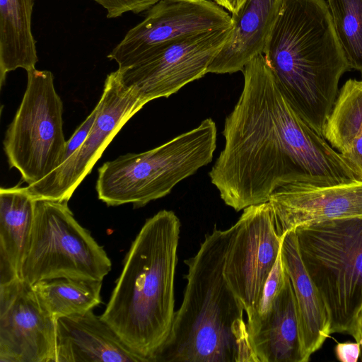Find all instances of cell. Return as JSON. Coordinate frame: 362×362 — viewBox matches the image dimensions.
Returning <instances> with one entry per match:
<instances>
[{
    "mask_svg": "<svg viewBox=\"0 0 362 362\" xmlns=\"http://www.w3.org/2000/svg\"><path fill=\"white\" fill-rule=\"evenodd\" d=\"M281 253L294 292L303 356L307 362L329 336V317L302 262L295 230L284 235Z\"/></svg>",
    "mask_w": 362,
    "mask_h": 362,
    "instance_id": "obj_18",
    "label": "cell"
},
{
    "mask_svg": "<svg viewBox=\"0 0 362 362\" xmlns=\"http://www.w3.org/2000/svg\"><path fill=\"white\" fill-rule=\"evenodd\" d=\"M286 276L287 273L280 252L265 283L260 300L255 311L250 317H247V328L257 322L270 310L276 297L284 285Z\"/></svg>",
    "mask_w": 362,
    "mask_h": 362,
    "instance_id": "obj_24",
    "label": "cell"
},
{
    "mask_svg": "<svg viewBox=\"0 0 362 362\" xmlns=\"http://www.w3.org/2000/svg\"><path fill=\"white\" fill-rule=\"evenodd\" d=\"M361 351V346L356 341L338 343L335 347L337 358L341 362H356Z\"/></svg>",
    "mask_w": 362,
    "mask_h": 362,
    "instance_id": "obj_27",
    "label": "cell"
},
{
    "mask_svg": "<svg viewBox=\"0 0 362 362\" xmlns=\"http://www.w3.org/2000/svg\"><path fill=\"white\" fill-rule=\"evenodd\" d=\"M245 0H215L214 1L229 13L235 14Z\"/></svg>",
    "mask_w": 362,
    "mask_h": 362,
    "instance_id": "obj_30",
    "label": "cell"
},
{
    "mask_svg": "<svg viewBox=\"0 0 362 362\" xmlns=\"http://www.w3.org/2000/svg\"><path fill=\"white\" fill-rule=\"evenodd\" d=\"M35 200L28 186L0 189V284L21 279Z\"/></svg>",
    "mask_w": 362,
    "mask_h": 362,
    "instance_id": "obj_19",
    "label": "cell"
},
{
    "mask_svg": "<svg viewBox=\"0 0 362 362\" xmlns=\"http://www.w3.org/2000/svg\"><path fill=\"white\" fill-rule=\"evenodd\" d=\"M56 322L33 286L0 284V362H57Z\"/></svg>",
    "mask_w": 362,
    "mask_h": 362,
    "instance_id": "obj_13",
    "label": "cell"
},
{
    "mask_svg": "<svg viewBox=\"0 0 362 362\" xmlns=\"http://www.w3.org/2000/svg\"><path fill=\"white\" fill-rule=\"evenodd\" d=\"M94 124L81 146L53 172L28 187L33 197L68 202L123 126L146 103L121 82L116 71L105 81Z\"/></svg>",
    "mask_w": 362,
    "mask_h": 362,
    "instance_id": "obj_11",
    "label": "cell"
},
{
    "mask_svg": "<svg viewBox=\"0 0 362 362\" xmlns=\"http://www.w3.org/2000/svg\"><path fill=\"white\" fill-rule=\"evenodd\" d=\"M180 226L176 214L165 209L145 221L100 316L146 362L172 327Z\"/></svg>",
    "mask_w": 362,
    "mask_h": 362,
    "instance_id": "obj_4",
    "label": "cell"
},
{
    "mask_svg": "<svg viewBox=\"0 0 362 362\" xmlns=\"http://www.w3.org/2000/svg\"><path fill=\"white\" fill-rule=\"evenodd\" d=\"M280 237L320 221L362 216V182L329 186L298 182L279 185L269 201Z\"/></svg>",
    "mask_w": 362,
    "mask_h": 362,
    "instance_id": "obj_14",
    "label": "cell"
},
{
    "mask_svg": "<svg viewBox=\"0 0 362 362\" xmlns=\"http://www.w3.org/2000/svg\"><path fill=\"white\" fill-rule=\"evenodd\" d=\"M362 132V80L349 79L338 92L323 136L339 153L346 151Z\"/></svg>",
    "mask_w": 362,
    "mask_h": 362,
    "instance_id": "obj_22",
    "label": "cell"
},
{
    "mask_svg": "<svg viewBox=\"0 0 362 362\" xmlns=\"http://www.w3.org/2000/svg\"><path fill=\"white\" fill-rule=\"evenodd\" d=\"M264 54L292 108L320 135L351 68L325 0H283Z\"/></svg>",
    "mask_w": 362,
    "mask_h": 362,
    "instance_id": "obj_3",
    "label": "cell"
},
{
    "mask_svg": "<svg viewBox=\"0 0 362 362\" xmlns=\"http://www.w3.org/2000/svg\"><path fill=\"white\" fill-rule=\"evenodd\" d=\"M103 281L56 278L33 285L45 308L56 320L83 314L101 303Z\"/></svg>",
    "mask_w": 362,
    "mask_h": 362,
    "instance_id": "obj_21",
    "label": "cell"
},
{
    "mask_svg": "<svg viewBox=\"0 0 362 362\" xmlns=\"http://www.w3.org/2000/svg\"><path fill=\"white\" fill-rule=\"evenodd\" d=\"M348 334L355 339L362 350V305L352 321Z\"/></svg>",
    "mask_w": 362,
    "mask_h": 362,
    "instance_id": "obj_29",
    "label": "cell"
},
{
    "mask_svg": "<svg viewBox=\"0 0 362 362\" xmlns=\"http://www.w3.org/2000/svg\"><path fill=\"white\" fill-rule=\"evenodd\" d=\"M231 228L205 235L187 266L182 303L151 362H257L244 308L223 276Z\"/></svg>",
    "mask_w": 362,
    "mask_h": 362,
    "instance_id": "obj_2",
    "label": "cell"
},
{
    "mask_svg": "<svg viewBox=\"0 0 362 362\" xmlns=\"http://www.w3.org/2000/svg\"><path fill=\"white\" fill-rule=\"evenodd\" d=\"M217 129L211 118L153 149L127 153L98 169V197L107 206L143 207L168 195L182 180L211 162Z\"/></svg>",
    "mask_w": 362,
    "mask_h": 362,
    "instance_id": "obj_5",
    "label": "cell"
},
{
    "mask_svg": "<svg viewBox=\"0 0 362 362\" xmlns=\"http://www.w3.org/2000/svg\"><path fill=\"white\" fill-rule=\"evenodd\" d=\"M27 72V86L3 141L10 168L33 185L63 163L66 141L63 131V103L54 76L35 68Z\"/></svg>",
    "mask_w": 362,
    "mask_h": 362,
    "instance_id": "obj_8",
    "label": "cell"
},
{
    "mask_svg": "<svg viewBox=\"0 0 362 362\" xmlns=\"http://www.w3.org/2000/svg\"><path fill=\"white\" fill-rule=\"evenodd\" d=\"M242 72V93L224 122L225 146L209 173L227 206L239 211L267 202L284 183L362 182V175L292 108L263 54Z\"/></svg>",
    "mask_w": 362,
    "mask_h": 362,
    "instance_id": "obj_1",
    "label": "cell"
},
{
    "mask_svg": "<svg viewBox=\"0 0 362 362\" xmlns=\"http://www.w3.org/2000/svg\"><path fill=\"white\" fill-rule=\"evenodd\" d=\"M247 329L257 362H304L296 299L288 274L270 310Z\"/></svg>",
    "mask_w": 362,
    "mask_h": 362,
    "instance_id": "obj_17",
    "label": "cell"
},
{
    "mask_svg": "<svg viewBox=\"0 0 362 362\" xmlns=\"http://www.w3.org/2000/svg\"><path fill=\"white\" fill-rule=\"evenodd\" d=\"M232 26L178 38L116 71L122 83L146 104L168 98L208 73Z\"/></svg>",
    "mask_w": 362,
    "mask_h": 362,
    "instance_id": "obj_9",
    "label": "cell"
},
{
    "mask_svg": "<svg viewBox=\"0 0 362 362\" xmlns=\"http://www.w3.org/2000/svg\"><path fill=\"white\" fill-rule=\"evenodd\" d=\"M107 57L118 68L178 38L232 26L231 16L211 0H159Z\"/></svg>",
    "mask_w": 362,
    "mask_h": 362,
    "instance_id": "obj_12",
    "label": "cell"
},
{
    "mask_svg": "<svg viewBox=\"0 0 362 362\" xmlns=\"http://www.w3.org/2000/svg\"><path fill=\"white\" fill-rule=\"evenodd\" d=\"M351 69L362 72V0H327Z\"/></svg>",
    "mask_w": 362,
    "mask_h": 362,
    "instance_id": "obj_23",
    "label": "cell"
},
{
    "mask_svg": "<svg viewBox=\"0 0 362 362\" xmlns=\"http://www.w3.org/2000/svg\"><path fill=\"white\" fill-rule=\"evenodd\" d=\"M111 267L103 247L75 219L68 202L35 200L23 280L31 286L56 278L103 281Z\"/></svg>",
    "mask_w": 362,
    "mask_h": 362,
    "instance_id": "obj_7",
    "label": "cell"
},
{
    "mask_svg": "<svg viewBox=\"0 0 362 362\" xmlns=\"http://www.w3.org/2000/svg\"><path fill=\"white\" fill-rule=\"evenodd\" d=\"M98 110L99 104L98 103L90 115L76 129L70 139L66 141L63 163L67 160L83 143L94 124Z\"/></svg>",
    "mask_w": 362,
    "mask_h": 362,
    "instance_id": "obj_26",
    "label": "cell"
},
{
    "mask_svg": "<svg viewBox=\"0 0 362 362\" xmlns=\"http://www.w3.org/2000/svg\"><path fill=\"white\" fill-rule=\"evenodd\" d=\"M303 265L327 308L330 334L348 333L362 305V216L295 229Z\"/></svg>",
    "mask_w": 362,
    "mask_h": 362,
    "instance_id": "obj_6",
    "label": "cell"
},
{
    "mask_svg": "<svg viewBox=\"0 0 362 362\" xmlns=\"http://www.w3.org/2000/svg\"><path fill=\"white\" fill-rule=\"evenodd\" d=\"M341 154L362 174V132L354 139L349 149Z\"/></svg>",
    "mask_w": 362,
    "mask_h": 362,
    "instance_id": "obj_28",
    "label": "cell"
},
{
    "mask_svg": "<svg viewBox=\"0 0 362 362\" xmlns=\"http://www.w3.org/2000/svg\"><path fill=\"white\" fill-rule=\"evenodd\" d=\"M102 6L107 11V18H115L124 13L135 14L147 11L159 0H93Z\"/></svg>",
    "mask_w": 362,
    "mask_h": 362,
    "instance_id": "obj_25",
    "label": "cell"
},
{
    "mask_svg": "<svg viewBox=\"0 0 362 362\" xmlns=\"http://www.w3.org/2000/svg\"><path fill=\"white\" fill-rule=\"evenodd\" d=\"M230 228L223 273L250 317L281 252L283 237L276 231L269 202L244 209Z\"/></svg>",
    "mask_w": 362,
    "mask_h": 362,
    "instance_id": "obj_10",
    "label": "cell"
},
{
    "mask_svg": "<svg viewBox=\"0 0 362 362\" xmlns=\"http://www.w3.org/2000/svg\"><path fill=\"white\" fill-rule=\"evenodd\" d=\"M35 0H0V86L8 72L26 71L38 62L32 33Z\"/></svg>",
    "mask_w": 362,
    "mask_h": 362,
    "instance_id": "obj_20",
    "label": "cell"
},
{
    "mask_svg": "<svg viewBox=\"0 0 362 362\" xmlns=\"http://www.w3.org/2000/svg\"><path fill=\"white\" fill-rule=\"evenodd\" d=\"M57 362H146L91 310L57 319Z\"/></svg>",
    "mask_w": 362,
    "mask_h": 362,
    "instance_id": "obj_15",
    "label": "cell"
},
{
    "mask_svg": "<svg viewBox=\"0 0 362 362\" xmlns=\"http://www.w3.org/2000/svg\"><path fill=\"white\" fill-rule=\"evenodd\" d=\"M283 0H245L232 14L228 40L208 68V73L233 74L259 54L280 12Z\"/></svg>",
    "mask_w": 362,
    "mask_h": 362,
    "instance_id": "obj_16",
    "label": "cell"
}]
</instances>
